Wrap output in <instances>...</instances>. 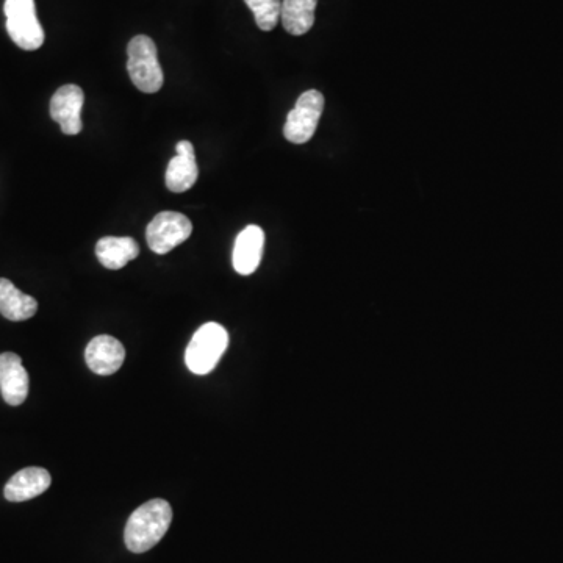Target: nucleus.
Here are the masks:
<instances>
[{
	"mask_svg": "<svg viewBox=\"0 0 563 563\" xmlns=\"http://www.w3.org/2000/svg\"><path fill=\"white\" fill-rule=\"evenodd\" d=\"M7 32L16 46L36 51L44 43V30L36 16L35 0H5Z\"/></svg>",
	"mask_w": 563,
	"mask_h": 563,
	"instance_id": "obj_4",
	"label": "nucleus"
},
{
	"mask_svg": "<svg viewBox=\"0 0 563 563\" xmlns=\"http://www.w3.org/2000/svg\"><path fill=\"white\" fill-rule=\"evenodd\" d=\"M255 16V22L263 32L276 29L280 21L282 0H244Z\"/></svg>",
	"mask_w": 563,
	"mask_h": 563,
	"instance_id": "obj_16",
	"label": "nucleus"
},
{
	"mask_svg": "<svg viewBox=\"0 0 563 563\" xmlns=\"http://www.w3.org/2000/svg\"><path fill=\"white\" fill-rule=\"evenodd\" d=\"M265 246V232L259 226H248L235 240L234 269L241 276H251L259 268Z\"/></svg>",
	"mask_w": 563,
	"mask_h": 563,
	"instance_id": "obj_10",
	"label": "nucleus"
},
{
	"mask_svg": "<svg viewBox=\"0 0 563 563\" xmlns=\"http://www.w3.org/2000/svg\"><path fill=\"white\" fill-rule=\"evenodd\" d=\"M83 104H85V94L77 85L58 88L52 96L51 116L65 135L74 137L82 132Z\"/></svg>",
	"mask_w": 563,
	"mask_h": 563,
	"instance_id": "obj_7",
	"label": "nucleus"
},
{
	"mask_svg": "<svg viewBox=\"0 0 563 563\" xmlns=\"http://www.w3.org/2000/svg\"><path fill=\"white\" fill-rule=\"evenodd\" d=\"M324 110V96L309 90L299 96L295 108L288 113L284 135L290 143L304 144L312 140Z\"/></svg>",
	"mask_w": 563,
	"mask_h": 563,
	"instance_id": "obj_5",
	"label": "nucleus"
},
{
	"mask_svg": "<svg viewBox=\"0 0 563 563\" xmlns=\"http://www.w3.org/2000/svg\"><path fill=\"white\" fill-rule=\"evenodd\" d=\"M0 393L10 406H21L29 396V374L13 352L0 354Z\"/></svg>",
	"mask_w": 563,
	"mask_h": 563,
	"instance_id": "obj_8",
	"label": "nucleus"
},
{
	"mask_svg": "<svg viewBox=\"0 0 563 563\" xmlns=\"http://www.w3.org/2000/svg\"><path fill=\"white\" fill-rule=\"evenodd\" d=\"M88 368L99 376H112L126 360V349L121 341L110 335H99L85 349Z\"/></svg>",
	"mask_w": 563,
	"mask_h": 563,
	"instance_id": "obj_9",
	"label": "nucleus"
},
{
	"mask_svg": "<svg viewBox=\"0 0 563 563\" xmlns=\"http://www.w3.org/2000/svg\"><path fill=\"white\" fill-rule=\"evenodd\" d=\"M140 246L130 237H104L97 241L96 255L102 266L112 271L124 268L137 259Z\"/></svg>",
	"mask_w": 563,
	"mask_h": 563,
	"instance_id": "obj_12",
	"label": "nucleus"
},
{
	"mask_svg": "<svg viewBox=\"0 0 563 563\" xmlns=\"http://www.w3.org/2000/svg\"><path fill=\"white\" fill-rule=\"evenodd\" d=\"M229 346V334L218 323H207L196 330L185 352L188 370L198 376L212 373Z\"/></svg>",
	"mask_w": 563,
	"mask_h": 563,
	"instance_id": "obj_3",
	"label": "nucleus"
},
{
	"mask_svg": "<svg viewBox=\"0 0 563 563\" xmlns=\"http://www.w3.org/2000/svg\"><path fill=\"white\" fill-rule=\"evenodd\" d=\"M38 302L22 293L8 279H0V313L8 321H26L35 316Z\"/></svg>",
	"mask_w": 563,
	"mask_h": 563,
	"instance_id": "obj_13",
	"label": "nucleus"
},
{
	"mask_svg": "<svg viewBox=\"0 0 563 563\" xmlns=\"http://www.w3.org/2000/svg\"><path fill=\"white\" fill-rule=\"evenodd\" d=\"M127 57V71L138 90L148 94L162 90L165 76L152 38L146 35L132 38L127 46Z\"/></svg>",
	"mask_w": 563,
	"mask_h": 563,
	"instance_id": "obj_2",
	"label": "nucleus"
},
{
	"mask_svg": "<svg viewBox=\"0 0 563 563\" xmlns=\"http://www.w3.org/2000/svg\"><path fill=\"white\" fill-rule=\"evenodd\" d=\"M177 155H194V146L190 141L183 140L179 141L176 146Z\"/></svg>",
	"mask_w": 563,
	"mask_h": 563,
	"instance_id": "obj_17",
	"label": "nucleus"
},
{
	"mask_svg": "<svg viewBox=\"0 0 563 563\" xmlns=\"http://www.w3.org/2000/svg\"><path fill=\"white\" fill-rule=\"evenodd\" d=\"M199 168L196 155H177L171 158L166 169V187L173 193L190 190L198 182Z\"/></svg>",
	"mask_w": 563,
	"mask_h": 563,
	"instance_id": "obj_15",
	"label": "nucleus"
},
{
	"mask_svg": "<svg viewBox=\"0 0 563 563\" xmlns=\"http://www.w3.org/2000/svg\"><path fill=\"white\" fill-rule=\"evenodd\" d=\"M173 521V509L165 499H151L138 507L127 521L124 540L129 551L146 553L168 532Z\"/></svg>",
	"mask_w": 563,
	"mask_h": 563,
	"instance_id": "obj_1",
	"label": "nucleus"
},
{
	"mask_svg": "<svg viewBox=\"0 0 563 563\" xmlns=\"http://www.w3.org/2000/svg\"><path fill=\"white\" fill-rule=\"evenodd\" d=\"M318 0H282L280 21L290 35L301 36L315 24Z\"/></svg>",
	"mask_w": 563,
	"mask_h": 563,
	"instance_id": "obj_14",
	"label": "nucleus"
},
{
	"mask_svg": "<svg viewBox=\"0 0 563 563\" xmlns=\"http://www.w3.org/2000/svg\"><path fill=\"white\" fill-rule=\"evenodd\" d=\"M52 477L44 468L32 467L18 471L5 485L4 495L10 503H24L43 495L51 487Z\"/></svg>",
	"mask_w": 563,
	"mask_h": 563,
	"instance_id": "obj_11",
	"label": "nucleus"
},
{
	"mask_svg": "<svg viewBox=\"0 0 563 563\" xmlns=\"http://www.w3.org/2000/svg\"><path fill=\"white\" fill-rule=\"evenodd\" d=\"M191 232L193 224L187 216L177 212H162L149 223L146 240L155 254L163 255L185 243Z\"/></svg>",
	"mask_w": 563,
	"mask_h": 563,
	"instance_id": "obj_6",
	"label": "nucleus"
}]
</instances>
